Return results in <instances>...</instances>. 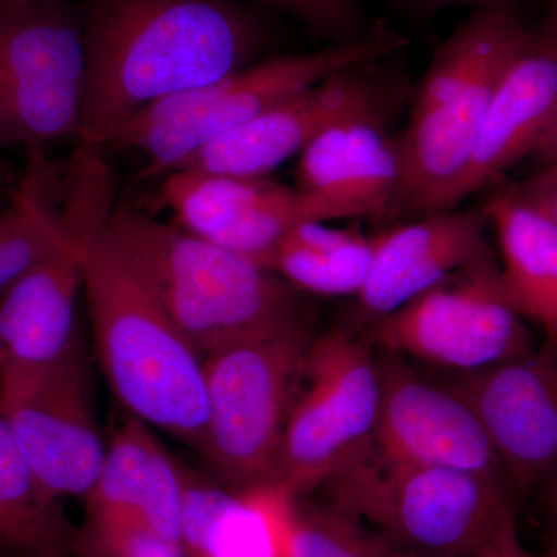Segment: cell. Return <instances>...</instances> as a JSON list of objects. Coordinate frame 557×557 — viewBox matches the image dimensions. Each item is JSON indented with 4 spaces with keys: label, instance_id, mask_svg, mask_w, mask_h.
Instances as JSON below:
<instances>
[{
    "label": "cell",
    "instance_id": "cell-28",
    "mask_svg": "<svg viewBox=\"0 0 557 557\" xmlns=\"http://www.w3.org/2000/svg\"><path fill=\"white\" fill-rule=\"evenodd\" d=\"M520 196L545 212L557 225V168L545 166L527 182L515 186Z\"/></svg>",
    "mask_w": 557,
    "mask_h": 557
},
{
    "label": "cell",
    "instance_id": "cell-17",
    "mask_svg": "<svg viewBox=\"0 0 557 557\" xmlns=\"http://www.w3.org/2000/svg\"><path fill=\"white\" fill-rule=\"evenodd\" d=\"M387 123L372 115L338 121L300 152L295 188L309 222H388L401 185V149Z\"/></svg>",
    "mask_w": 557,
    "mask_h": 557
},
{
    "label": "cell",
    "instance_id": "cell-14",
    "mask_svg": "<svg viewBox=\"0 0 557 557\" xmlns=\"http://www.w3.org/2000/svg\"><path fill=\"white\" fill-rule=\"evenodd\" d=\"M0 412L36 478L58 498L89 496L106 443L84 335L49 376Z\"/></svg>",
    "mask_w": 557,
    "mask_h": 557
},
{
    "label": "cell",
    "instance_id": "cell-16",
    "mask_svg": "<svg viewBox=\"0 0 557 557\" xmlns=\"http://www.w3.org/2000/svg\"><path fill=\"white\" fill-rule=\"evenodd\" d=\"M485 208H454L409 219L376 234L368 282L355 296L350 335L405 306L449 273L491 255Z\"/></svg>",
    "mask_w": 557,
    "mask_h": 557
},
{
    "label": "cell",
    "instance_id": "cell-5",
    "mask_svg": "<svg viewBox=\"0 0 557 557\" xmlns=\"http://www.w3.org/2000/svg\"><path fill=\"white\" fill-rule=\"evenodd\" d=\"M408 38L376 21L364 38L306 53H273L247 67L153 102L124 123L106 148L132 149L146 160L145 175H166L194 153L310 89L339 70L388 60Z\"/></svg>",
    "mask_w": 557,
    "mask_h": 557
},
{
    "label": "cell",
    "instance_id": "cell-1",
    "mask_svg": "<svg viewBox=\"0 0 557 557\" xmlns=\"http://www.w3.org/2000/svg\"><path fill=\"white\" fill-rule=\"evenodd\" d=\"M86 47L78 149L110 137L153 102L274 53L273 14L244 0H76Z\"/></svg>",
    "mask_w": 557,
    "mask_h": 557
},
{
    "label": "cell",
    "instance_id": "cell-11",
    "mask_svg": "<svg viewBox=\"0 0 557 557\" xmlns=\"http://www.w3.org/2000/svg\"><path fill=\"white\" fill-rule=\"evenodd\" d=\"M435 380L479 418L519 500L544 491L557 471V341Z\"/></svg>",
    "mask_w": 557,
    "mask_h": 557
},
{
    "label": "cell",
    "instance_id": "cell-24",
    "mask_svg": "<svg viewBox=\"0 0 557 557\" xmlns=\"http://www.w3.org/2000/svg\"><path fill=\"white\" fill-rule=\"evenodd\" d=\"M376 236L300 223L282 240L270 270L306 295L355 298L368 282Z\"/></svg>",
    "mask_w": 557,
    "mask_h": 557
},
{
    "label": "cell",
    "instance_id": "cell-30",
    "mask_svg": "<svg viewBox=\"0 0 557 557\" xmlns=\"http://www.w3.org/2000/svg\"><path fill=\"white\" fill-rule=\"evenodd\" d=\"M388 2L417 17H434L454 7H471L472 10L491 5L516 7V0H388Z\"/></svg>",
    "mask_w": 557,
    "mask_h": 557
},
{
    "label": "cell",
    "instance_id": "cell-9",
    "mask_svg": "<svg viewBox=\"0 0 557 557\" xmlns=\"http://www.w3.org/2000/svg\"><path fill=\"white\" fill-rule=\"evenodd\" d=\"M380 380L372 348L336 327L314 336L289 410L271 496L317 493L375 431Z\"/></svg>",
    "mask_w": 557,
    "mask_h": 557
},
{
    "label": "cell",
    "instance_id": "cell-22",
    "mask_svg": "<svg viewBox=\"0 0 557 557\" xmlns=\"http://www.w3.org/2000/svg\"><path fill=\"white\" fill-rule=\"evenodd\" d=\"M79 528L22 456L0 412V557H76Z\"/></svg>",
    "mask_w": 557,
    "mask_h": 557
},
{
    "label": "cell",
    "instance_id": "cell-3",
    "mask_svg": "<svg viewBox=\"0 0 557 557\" xmlns=\"http://www.w3.org/2000/svg\"><path fill=\"white\" fill-rule=\"evenodd\" d=\"M106 234L190 347L207 359L306 321V293L244 256L119 201Z\"/></svg>",
    "mask_w": 557,
    "mask_h": 557
},
{
    "label": "cell",
    "instance_id": "cell-25",
    "mask_svg": "<svg viewBox=\"0 0 557 557\" xmlns=\"http://www.w3.org/2000/svg\"><path fill=\"white\" fill-rule=\"evenodd\" d=\"M278 557H416L329 498L276 497Z\"/></svg>",
    "mask_w": 557,
    "mask_h": 557
},
{
    "label": "cell",
    "instance_id": "cell-33",
    "mask_svg": "<svg viewBox=\"0 0 557 557\" xmlns=\"http://www.w3.org/2000/svg\"><path fill=\"white\" fill-rule=\"evenodd\" d=\"M42 2V0H0V9H10V7H25L32 3Z\"/></svg>",
    "mask_w": 557,
    "mask_h": 557
},
{
    "label": "cell",
    "instance_id": "cell-7",
    "mask_svg": "<svg viewBox=\"0 0 557 557\" xmlns=\"http://www.w3.org/2000/svg\"><path fill=\"white\" fill-rule=\"evenodd\" d=\"M355 336L370 348L445 372H472L534 348L494 252L453 271Z\"/></svg>",
    "mask_w": 557,
    "mask_h": 557
},
{
    "label": "cell",
    "instance_id": "cell-18",
    "mask_svg": "<svg viewBox=\"0 0 557 557\" xmlns=\"http://www.w3.org/2000/svg\"><path fill=\"white\" fill-rule=\"evenodd\" d=\"M557 116V21L547 14L527 28L487 108L478 146L448 209L496 183L509 168L537 153Z\"/></svg>",
    "mask_w": 557,
    "mask_h": 557
},
{
    "label": "cell",
    "instance_id": "cell-21",
    "mask_svg": "<svg viewBox=\"0 0 557 557\" xmlns=\"http://www.w3.org/2000/svg\"><path fill=\"white\" fill-rule=\"evenodd\" d=\"M180 548L186 557H278L276 502L244 497L183 463Z\"/></svg>",
    "mask_w": 557,
    "mask_h": 557
},
{
    "label": "cell",
    "instance_id": "cell-15",
    "mask_svg": "<svg viewBox=\"0 0 557 557\" xmlns=\"http://www.w3.org/2000/svg\"><path fill=\"white\" fill-rule=\"evenodd\" d=\"M160 199L180 228L265 269L282 240L309 222L299 190L270 177L175 170L164 175Z\"/></svg>",
    "mask_w": 557,
    "mask_h": 557
},
{
    "label": "cell",
    "instance_id": "cell-10",
    "mask_svg": "<svg viewBox=\"0 0 557 557\" xmlns=\"http://www.w3.org/2000/svg\"><path fill=\"white\" fill-rule=\"evenodd\" d=\"M383 61L333 73L209 143L177 170L270 177L271 172L299 157L318 135L338 121L361 115L391 120L395 110L408 100V86L384 69Z\"/></svg>",
    "mask_w": 557,
    "mask_h": 557
},
{
    "label": "cell",
    "instance_id": "cell-6",
    "mask_svg": "<svg viewBox=\"0 0 557 557\" xmlns=\"http://www.w3.org/2000/svg\"><path fill=\"white\" fill-rule=\"evenodd\" d=\"M314 336L306 319L205 359L208 420L200 457L231 493L252 497L273 491Z\"/></svg>",
    "mask_w": 557,
    "mask_h": 557
},
{
    "label": "cell",
    "instance_id": "cell-31",
    "mask_svg": "<svg viewBox=\"0 0 557 557\" xmlns=\"http://www.w3.org/2000/svg\"><path fill=\"white\" fill-rule=\"evenodd\" d=\"M547 504L548 548L557 547V471L545 486Z\"/></svg>",
    "mask_w": 557,
    "mask_h": 557
},
{
    "label": "cell",
    "instance_id": "cell-2",
    "mask_svg": "<svg viewBox=\"0 0 557 557\" xmlns=\"http://www.w3.org/2000/svg\"><path fill=\"white\" fill-rule=\"evenodd\" d=\"M113 205L104 159L73 164L61 211L83 239V295L98 361L124 412L200 454L208 420L205 359L106 234Z\"/></svg>",
    "mask_w": 557,
    "mask_h": 557
},
{
    "label": "cell",
    "instance_id": "cell-23",
    "mask_svg": "<svg viewBox=\"0 0 557 557\" xmlns=\"http://www.w3.org/2000/svg\"><path fill=\"white\" fill-rule=\"evenodd\" d=\"M62 166L44 149L27 150V166L0 211V295L64 240Z\"/></svg>",
    "mask_w": 557,
    "mask_h": 557
},
{
    "label": "cell",
    "instance_id": "cell-20",
    "mask_svg": "<svg viewBox=\"0 0 557 557\" xmlns=\"http://www.w3.org/2000/svg\"><path fill=\"white\" fill-rule=\"evenodd\" d=\"M496 230L508 298L523 319L557 341V225L515 186L483 205Z\"/></svg>",
    "mask_w": 557,
    "mask_h": 557
},
{
    "label": "cell",
    "instance_id": "cell-26",
    "mask_svg": "<svg viewBox=\"0 0 557 557\" xmlns=\"http://www.w3.org/2000/svg\"><path fill=\"white\" fill-rule=\"evenodd\" d=\"M271 14L292 17L313 38L341 46L364 38L375 27L359 0H244Z\"/></svg>",
    "mask_w": 557,
    "mask_h": 557
},
{
    "label": "cell",
    "instance_id": "cell-35",
    "mask_svg": "<svg viewBox=\"0 0 557 557\" xmlns=\"http://www.w3.org/2000/svg\"><path fill=\"white\" fill-rule=\"evenodd\" d=\"M548 557H557V547L548 548Z\"/></svg>",
    "mask_w": 557,
    "mask_h": 557
},
{
    "label": "cell",
    "instance_id": "cell-13",
    "mask_svg": "<svg viewBox=\"0 0 557 557\" xmlns=\"http://www.w3.org/2000/svg\"><path fill=\"white\" fill-rule=\"evenodd\" d=\"M65 237L0 295V408L33 391L83 335L84 247L61 214Z\"/></svg>",
    "mask_w": 557,
    "mask_h": 557
},
{
    "label": "cell",
    "instance_id": "cell-27",
    "mask_svg": "<svg viewBox=\"0 0 557 557\" xmlns=\"http://www.w3.org/2000/svg\"><path fill=\"white\" fill-rule=\"evenodd\" d=\"M76 557H186L180 545L164 541L138 523L86 516L79 528Z\"/></svg>",
    "mask_w": 557,
    "mask_h": 557
},
{
    "label": "cell",
    "instance_id": "cell-34",
    "mask_svg": "<svg viewBox=\"0 0 557 557\" xmlns=\"http://www.w3.org/2000/svg\"><path fill=\"white\" fill-rule=\"evenodd\" d=\"M17 182H20V178L13 180V175L10 177V172L7 174V171L0 170V189H3L7 183H9V185H16Z\"/></svg>",
    "mask_w": 557,
    "mask_h": 557
},
{
    "label": "cell",
    "instance_id": "cell-8",
    "mask_svg": "<svg viewBox=\"0 0 557 557\" xmlns=\"http://www.w3.org/2000/svg\"><path fill=\"white\" fill-rule=\"evenodd\" d=\"M86 73L76 0L0 9V149L78 138Z\"/></svg>",
    "mask_w": 557,
    "mask_h": 557
},
{
    "label": "cell",
    "instance_id": "cell-29",
    "mask_svg": "<svg viewBox=\"0 0 557 557\" xmlns=\"http://www.w3.org/2000/svg\"><path fill=\"white\" fill-rule=\"evenodd\" d=\"M478 557H548V555L531 552L523 544L519 534L518 512H516L498 527Z\"/></svg>",
    "mask_w": 557,
    "mask_h": 557
},
{
    "label": "cell",
    "instance_id": "cell-4",
    "mask_svg": "<svg viewBox=\"0 0 557 557\" xmlns=\"http://www.w3.org/2000/svg\"><path fill=\"white\" fill-rule=\"evenodd\" d=\"M314 494L357 512L416 557H478L520 502L507 479L395 463L370 438Z\"/></svg>",
    "mask_w": 557,
    "mask_h": 557
},
{
    "label": "cell",
    "instance_id": "cell-12",
    "mask_svg": "<svg viewBox=\"0 0 557 557\" xmlns=\"http://www.w3.org/2000/svg\"><path fill=\"white\" fill-rule=\"evenodd\" d=\"M380 406L370 442L395 463L463 469L507 479L508 474L467 403L409 358L372 348Z\"/></svg>",
    "mask_w": 557,
    "mask_h": 557
},
{
    "label": "cell",
    "instance_id": "cell-19",
    "mask_svg": "<svg viewBox=\"0 0 557 557\" xmlns=\"http://www.w3.org/2000/svg\"><path fill=\"white\" fill-rule=\"evenodd\" d=\"M84 504L86 516L131 520L180 545L182 461L157 442L148 424L126 413L106 445L100 474Z\"/></svg>",
    "mask_w": 557,
    "mask_h": 557
},
{
    "label": "cell",
    "instance_id": "cell-32",
    "mask_svg": "<svg viewBox=\"0 0 557 557\" xmlns=\"http://www.w3.org/2000/svg\"><path fill=\"white\" fill-rule=\"evenodd\" d=\"M548 13L557 21V0H552ZM537 156L544 159L545 166L557 168V116L552 131L548 132L547 138L544 139L541 148H539Z\"/></svg>",
    "mask_w": 557,
    "mask_h": 557
}]
</instances>
